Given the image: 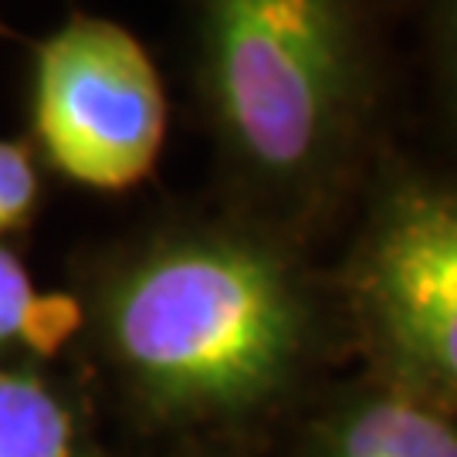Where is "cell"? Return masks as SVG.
<instances>
[{"instance_id": "obj_5", "label": "cell", "mask_w": 457, "mask_h": 457, "mask_svg": "<svg viewBox=\"0 0 457 457\" xmlns=\"http://www.w3.org/2000/svg\"><path fill=\"white\" fill-rule=\"evenodd\" d=\"M0 457H75L71 410L28 370H0Z\"/></svg>"}, {"instance_id": "obj_6", "label": "cell", "mask_w": 457, "mask_h": 457, "mask_svg": "<svg viewBox=\"0 0 457 457\" xmlns=\"http://www.w3.org/2000/svg\"><path fill=\"white\" fill-rule=\"evenodd\" d=\"M332 457H457V430L420 407L383 400L345 420Z\"/></svg>"}, {"instance_id": "obj_10", "label": "cell", "mask_w": 457, "mask_h": 457, "mask_svg": "<svg viewBox=\"0 0 457 457\" xmlns=\"http://www.w3.org/2000/svg\"><path fill=\"white\" fill-rule=\"evenodd\" d=\"M0 37H17V34L11 31V28H7V24H4V21H0Z\"/></svg>"}, {"instance_id": "obj_3", "label": "cell", "mask_w": 457, "mask_h": 457, "mask_svg": "<svg viewBox=\"0 0 457 457\" xmlns=\"http://www.w3.org/2000/svg\"><path fill=\"white\" fill-rule=\"evenodd\" d=\"M24 54L34 156L96 194L146 180L166 139V88L146 45L112 17L71 11L45 37H28Z\"/></svg>"}, {"instance_id": "obj_4", "label": "cell", "mask_w": 457, "mask_h": 457, "mask_svg": "<svg viewBox=\"0 0 457 457\" xmlns=\"http://www.w3.org/2000/svg\"><path fill=\"white\" fill-rule=\"evenodd\" d=\"M360 292L410 366L457 386V190L393 196L362 254Z\"/></svg>"}, {"instance_id": "obj_9", "label": "cell", "mask_w": 457, "mask_h": 457, "mask_svg": "<svg viewBox=\"0 0 457 457\" xmlns=\"http://www.w3.org/2000/svg\"><path fill=\"white\" fill-rule=\"evenodd\" d=\"M434 51H437V75L444 82L447 102L457 112V0H437L434 11Z\"/></svg>"}, {"instance_id": "obj_8", "label": "cell", "mask_w": 457, "mask_h": 457, "mask_svg": "<svg viewBox=\"0 0 457 457\" xmlns=\"http://www.w3.org/2000/svg\"><path fill=\"white\" fill-rule=\"evenodd\" d=\"M41 204L37 156L21 139H0V237L24 230Z\"/></svg>"}, {"instance_id": "obj_7", "label": "cell", "mask_w": 457, "mask_h": 457, "mask_svg": "<svg viewBox=\"0 0 457 457\" xmlns=\"http://www.w3.org/2000/svg\"><path fill=\"white\" fill-rule=\"evenodd\" d=\"M82 322V305L68 295H41L14 247L0 241V349L28 343L31 349H58Z\"/></svg>"}, {"instance_id": "obj_2", "label": "cell", "mask_w": 457, "mask_h": 457, "mask_svg": "<svg viewBox=\"0 0 457 457\" xmlns=\"http://www.w3.org/2000/svg\"><path fill=\"white\" fill-rule=\"evenodd\" d=\"M196 109L234 183L278 217L339 180L379 88L373 0H177Z\"/></svg>"}, {"instance_id": "obj_1", "label": "cell", "mask_w": 457, "mask_h": 457, "mask_svg": "<svg viewBox=\"0 0 457 457\" xmlns=\"http://www.w3.org/2000/svg\"><path fill=\"white\" fill-rule=\"evenodd\" d=\"M85 305L109 360L170 413L264 400L309 332L298 268L245 224H173L105 251L85 271Z\"/></svg>"}]
</instances>
